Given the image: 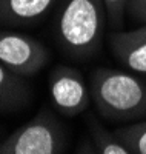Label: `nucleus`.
<instances>
[{"label":"nucleus","mask_w":146,"mask_h":154,"mask_svg":"<svg viewBox=\"0 0 146 154\" xmlns=\"http://www.w3.org/2000/svg\"><path fill=\"white\" fill-rule=\"evenodd\" d=\"M57 0H0V25L32 26L45 19Z\"/></svg>","instance_id":"7"},{"label":"nucleus","mask_w":146,"mask_h":154,"mask_svg":"<svg viewBox=\"0 0 146 154\" xmlns=\"http://www.w3.org/2000/svg\"><path fill=\"white\" fill-rule=\"evenodd\" d=\"M75 152H97V148H96L94 142L91 140V137H88L75 148Z\"/></svg>","instance_id":"13"},{"label":"nucleus","mask_w":146,"mask_h":154,"mask_svg":"<svg viewBox=\"0 0 146 154\" xmlns=\"http://www.w3.org/2000/svg\"><path fill=\"white\" fill-rule=\"evenodd\" d=\"M105 9H106V20H108V26L112 31L122 29L125 23L126 16V8L129 0H102Z\"/></svg>","instance_id":"11"},{"label":"nucleus","mask_w":146,"mask_h":154,"mask_svg":"<svg viewBox=\"0 0 146 154\" xmlns=\"http://www.w3.org/2000/svg\"><path fill=\"white\" fill-rule=\"evenodd\" d=\"M114 134L129 154H146V119L117 126Z\"/></svg>","instance_id":"10"},{"label":"nucleus","mask_w":146,"mask_h":154,"mask_svg":"<svg viewBox=\"0 0 146 154\" xmlns=\"http://www.w3.org/2000/svg\"><path fill=\"white\" fill-rule=\"evenodd\" d=\"M32 89L22 75L0 63V114H12L29 105Z\"/></svg>","instance_id":"8"},{"label":"nucleus","mask_w":146,"mask_h":154,"mask_svg":"<svg viewBox=\"0 0 146 154\" xmlns=\"http://www.w3.org/2000/svg\"><path fill=\"white\" fill-rule=\"evenodd\" d=\"M91 99L97 112L114 123L146 119V80L128 69L96 68L89 75Z\"/></svg>","instance_id":"2"},{"label":"nucleus","mask_w":146,"mask_h":154,"mask_svg":"<svg viewBox=\"0 0 146 154\" xmlns=\"http://www.w3.org/2000/svg\"><path fill=\"white\" fill-rule=\"evenodd\" d=\"M86 125H88L89 137L94 142L99 154H129L126 146L117 139L114 131H109L97 119V116L89 114L86 117Z\"/></svg>","instance_id":"9"},{"label":"nucleus","mask_w":146,"mask_h":154,"mask_svg":"<svg viewBox=\"0 0 146 154\" xmlns=\"http://www.w3.org/2000/svg\"><path fill=\"white\" fill-rule=\"evenodd\" d=\"M106 9L102 0H62L54 19V35L66 57L85 62L103 45Z\"/></svg>","instance_id":"1"},{"label":"nucleus","mask_w":146,"mask_h":154,"mask_svg":"<svg viewBox=\"0 0 146 154\" xmlns=\"http://www.w3.org/2000/svg\"><path fill=\"white\" fill-rule=\"evenodd\" d=\"M109 48L114 59L125 69L146 77V25L131 31H112Z\"/></svg>","instance_id":"6"},{"label":"nucleus","mask_w":146,"mask_h":154,"mask_svg":"<svg viewBox=\"0 0 146 154\" xmlns=\"http://www.w3.org/2000/svg\"><path fill=\"white\" fill-rule=\"evenodd\" d=\"M49 51L37 38L16 31L0 32V63L22 77L40 72L49 62Z\"/></svg>","instance_id":"4"},{"label":"nucleus","mask_w":146,"mask_h":154,"mask_svg":"<svg viewBox=\"0 0 146 154\" xmlns=\"http://www.w3.org/2000/svg\"><path fill=\"white\" fill-rule=\"evenodd\" d=\"M126 14L134 22L146 25V0H129Z\"/></svg>","instance_id":"12"},{"label":"nucleus","mask_w":146,"mask_h":154,"mask_svg":"<svg viewBox=\"0 0 146 154\" xmlns=\"http://www.w3.org/2000/svg\"><path fill=\"white\" fill-rule=\"evenodd\" d=\"M66 145L63 123L51 109L42 108L0 142V154H60L65 152Z\"/></svg>","instance_id":"3"},{"label":"nucleus","mask_w":146,"mask_h":154,"mask_svg":"<svg viewBox=\"0 0 146 154\" xmlns=\"http://www.w3.org/2000/svg\"><path fill=\"white\" fill-rule=\"evenodd\" d=\"M49 94L56 109L66 116L85 112L91 105V91L83 74L74 66L57 65L49 72Z\"/></svg>","instance_id":"5"}]
</instances>
